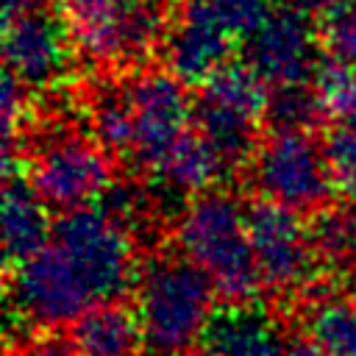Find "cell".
<instances>
[{
	"instance_id": "cell-1",
	"label": "cell",
	"mask_w": 356,
	"mask_h": 356,
	"mask_svg": "<svg viewBox=\"0 0 356 356\" xmlns=\"http://www.w3.org/2000/svg\"><path fill=\"white\" fill-rule=\"evenodd\" d=\"M136 317L150 356H186L214 317L217 286L184 253H159L139 267Z\"/></svg>"
},
{
	"instance_id": "cell-2",
	"label": "cell",
	"mask_w": 356,
	"mask_h": 356,
	"mask_svg": "<svg viewBox=\"0 0 356 356\" xmlns=\"http://www.w3.org/2000/svg\"><path fill=\"white\" fill-rule=\"evenodd\" d=\"M178 253L192 259L217 286L228 303H250L261 289L256 267L248 211L222 189H206L195 195L175 222Z\"/></svg>"
},
{
	"instance_id": "cell-3",
	"label": "cell",
	"mask_w": 356,
	"mask_h": 356,
	"mask_svg": "<svg viewBox=\"0 0 356 356\" xmlns=\"http://www.w3.org/2000/svg\"><path fill=\"white\" fill-rule=\"evenodd\" d=\"M61 17L81 58L122 70L164 44L175 14L170 0H64Z\"/></svg>"
},
{
	"instance_id": "cell-4",
	"label": "cell",
	"mask_w": 356,
	"mask_h": 356,
	"mask_svg": "<svg viewBox=\"0 0 356 356\" xmlns=\"http://www.w3.org/2000/svg\"><path fill=\"white\" fill-rule=\"evenodd\" d=\"M44 125V131L25 134V178L42 200L58 211H72L100 200L114 181L111 153L95 139V134L72 128L64 120Z\"/></svg>"
},
{
	"instance_id": "cell-5",
	"label": "cell",
	"mask_w": 356,
	"mask_h": 356,
	"mask_svg": "<svg viewBox=\"0 0 356 356\" xmlns=\"http://www.w3.org/2000/svg\"><path fill=\"white\" fill-rule=\"evenodd\" d=\"M50 242L70 259L95 303L120 300L131 286H136L139 264L134 234L100 206L64 211L53 225Z\"/></svg>"
},
{
	"instance_id": "cell-6",
	"label": "cell",
	"mask_w": 356,
	"mask_h": 356,
	"mask_svg": "<svg viewBox=\"0 0 356 356\" xmlns=\"http://www.w3.org/2000/svg\"><path fill=\"white\" fill-rule=\"evenodd\" d=\"M267 83L242 61L222 64L211 72L195 97L192 122L214 145L228 170L250 164L264 122Z\"/></svg>"
},
{
	"instance_id": "cell-7",
	"label": "cell",
	"mask_w": 356,
	"mask_h": 356,
	"mask_svg": "<svg viewBox=\"0 0 356 356\" xmlns=\"http://www.w3.org/2000/svg\"><path fill=\"white\" fill-rule=\"evenodd\" d=\"M250 181L264 200L298 214H317L334 192L325 147L309 131H270L250 159Z\"/></svg>"
},
{
	"instance_id": "cell-8",
	"label": "cell",
	"mask_w": 356,
	"mask_h": 356,
	"mask_svg": "<svg viewBox=\"0 0 356 356\" xmlns=\"http://www.w3.org/2000/svg\"><path fill=\"white\" fill-rule=\"evenodd\" d=\"M8 270V312L33 331H61L95 306L86 284L53 242Z\"/></svg>"
},
{
	"instance_id": "cell-9",
	"label": "cell",
	"mask_w": 356,
	"mask_h": 356,
	"mask_svg": "<svg viewBox=\"0 0 356 356\" xmlns=\"http://www.w3.org/2000/svg\"><path fill=\"white\" fill-rule=\"evenodd\" d=\"M248 231L264 289L281 298L309 289L314 267L320 264L312 248L309 225L298 211L273 200L253 203L248 209Z\"/></svg>"
},
{
	"instance_id": "cell-10",
	"label": "cell",
	"mask_w": 356,
	"mask_h": 356,
	"mask_svg": "<svg viewBox=\"0 0 356 356\" xmlns=\"http://www.w3.org/2000/svg\"><path fill=\"white\" fill-rule=\"evenodd\" d=\"M128 89L134 106L131 164L156 175L172 145L189 131L195 100L189 97L186 83L170 70H145Z\"/></svg>"
},
{
	"instance_id": "cell-11",
	"label": "cell",
	"mask_w": 356,
	"mask_h": 356,
	"mask_svg": "<svg viewBox=\"0 0 356 356\" xmlns=\"http://www.w3.org/2000/svg\"><path fill=\"white\" fill-rule=\"evenodd\" d=\"M75 47L64 17L44 8L11 14L3 33L6 72L25 89H47L67 75Z\"/></svg>"
},
{
	"instance_id": "cell-12",
	"label": "cell",
	"mask_w": 356,
	"mask_h": 356,
	"mask_svg": "<svg viewBox=\"0 0 356 356\" xmlns=\"http://www.w3.org/2000/svg\"><path fill=\"white\" fill-rule=\"evenodd\" d=\"M236 33L225 22L217 0H184L175 8L164 39L167 70L184 83H203L211 72L228 64Z\"/></svg>"
},
{
	"instance_id": "cell-13",
	"label": "cell",
	"mask_w": 356,
	"mask_h": 356,
	"mask_svg": "<svg viewBox=\"0 0 356 356\" xmlns=\"http://www.w3.org/2000/svg\"><path fill=\"white\" fill-rule=\"evenodd\" d=\"M320 33L306 14L292 8L273 11L250 36H245L242 61L270 86L309 81L320 64Z\"/></svg>"
},
{
	"instance_id": "cell-14",
	"label": "cell",
	"mask_w": 356,
	"mask_h": 356,
	"mask_svg": "<svg viewBox=\"0 0 356 356\" xmlns=\"http://www.w3.org/2000/svg\"><path fill=\"white\" fill-rule=\"evenodd\" d=\"M211 356H284L286 339L278 323L259 306L228 303L214 312L203 342Z\"/></svg>"
},
{
	"instance_id": "cell-15",
	"label": "cell",
	"mask_w": 356,
	"mask_h": 356,
	"mask_svg": "<svg viewBox=\"0 0 356 356\" xmlns=\"http://www.w3.org/2000/svg\"><path fill=\"white\" fill-rule=\"evenodd\" d=\"M50 206L25 178V172H6L3 189V253L6 264L14 267L33 256L53 239Z\"/></svg>"
},
{
	"instance_id": "cell-16",
	"label": "cell",
	"mask_w": 356,
	"mask_h": 356,
	"mask_svg": "<svg viewBox=\"0 0 356 356\" xmlns=\"http://www.w3.org/2000/svg\"><path fill=\"white\" fill-rule=\"evenodd\" d=\"M75 356H136L145 345L136 309L106 300L86 309L70 328Z\"/></svg>"
},
{
	"instance_id": "cell-17",
	"label": "cell",
	"mask_w": 356,
	"mask_h": 356,
	"mask_svg": "<svg viewBox=\"0 0 356 356\" xmlns=\"http://www.w3.org/2000/svg\"><path fill=\"white\" fill-rule=\"evenodd\" d=\"M225 170L228 167L220 159V153L214 150V145L195 128V131H186L172 145V150L167 153V159L161 161L156 175L167 192L195 197V195L206 192Z\"/></svg>"
},
{
	"instance_id": "cell-18",
	"label": "cell",
	"mask_w": 356,
	"mask_h": 356,
	"mask_svg": "<svg viewBox=\"0 0 356 356\" xmlns=\"http://www.w3.org/2000/svg\"><path fill=\"white\" fill-rule=\"evenodd\" d=\"M303 325L306 337L314 339L328 356H356V295H309Z\"/></svg>"
},
{
	"instance_id": "cell-19",
	"label": "cell",
	"mask_w": 356,
	"mask_h": 356,
	"mask_svg": "<svg viewBox=\"0 0 356 356\" xmlns=\"http://www.w3.org/2000/svg\"><path fill=\"white\" fill-rule=\"evenodd\" d=\"M317 264L334 275L356 270V200L328 203L309 222Z\"/></svg>"
},
{
	"instance_id": "cell-20",
	"label": "cell",
	"mask_w": 356,
	"mask_h": 356,
	"mask_svg": "<svg viewBox=\"0 0 356 356\" xmlns=\"http://www.w3.org/2000/svg\"><path fill=\"white\" fill-rule=\"evenodd\" d=\"M89 128L95 139L117 159L131 161L134 106L128 83H100L89 97Z\"/></svg>"
},
{
	"instance_id": "cell-21",
	"label": "cell",
	"mask_w": 356,
	"mask_h": 356,
	"mask_svg": "<svg viewBox=\"0 0 356 356\" xmlns=\"http://www.w3.org/2000/svg\"><path fill=\"white\" fill-rule=\"evenodd\" d=\"M325 117L314 83H278L267 89L264 125L267 131H309Z\"/></svg>"
},
{
	"instance_id": "cell-22",
	"label": "cell",
	"mask_w": 356,
	"mask_h": 356,
	"mask_svg": "<svg viewBox=\"0 0 356 356\" xmlns=\"http://www.w3.org/2000/svg\"><path fill=\"white\" fill-rule=\"evenodd\" d=\"M334 189L345 200H356V125L339 122L323 142Z\"/></svg>"
},
{
	"instance_id": "cell-23",
	"label": "cell",
	"mask_w": 356,
	"mask_h": 356,
	"mask_svg": "<svg viewBox=\"0 0 356 356\" xmlns=\"http://www.w3.org/2000/svg\"><path fill=\"white\" fill-rule=\"evenodd\" d=\"M320 42L328 56L356 67V0H337L323 14Z\"/></svg>"
},
{
	"instance_id": "cell-24",
	"label": "cell",
	"mask_w": 356,
	"mask_h": 356,
	"mask_svg": "<svg viewBox=\"0 0 356 356\" xmlns=\"http://www.w3.org/2000/svg\"><path fill=\"white\" fill-rule=\"evenodd\" d=\"M275 0H217L225 22L236 33V39L250 36L270 14H273Z\"/></svg>"
},
{
	"instance_id": "cell-25",
	"label": "cell",
	"mask_w": 356,
	"mask_h": 356,
	"mask_svg": "<svg viewBox=\"0 0 356 356\" xmlns=\"http://www.w3.org/2000/svg\"><path fill=\"white\" fill-rule=\"evenodd\" d=\"M31 356H75L72 339L58 334V331H39L31 345H28Z\"/></svg>"
},
{
	"instance_id": "cell-26",
	"label": "cell",
	"mask_w": 356,
	"mask_h": 356,
	"mask_svg": "<svg viewBox=\"0 0 356 356\" xmlns=\"http://www.w3.org/2000/svg\"><path fill=\"white\" fill-rule=\"evenodd\" d=\"M278 6L284 8H292L298 14H306V17H314V14H325L337 0H275Z\"/></svg>"
},
{
	"instance_id": "cell-27",
	"label": "cell",
	"mask_w": 356,
	"mask_h": 356,
	"mask_svg": "<svg viewBox=\"0 0 356 356\" xmlns=\"http://www.w3.org/2000/svg\"><path fill=\"white\" fill-rule=\"evenodd\" d=\"M284 356H328L314 339L309 337H295V339H286V353Z\"/></svg>"
},
{
	"instance_id": "cell-28",
	"label": "cell",
	"mask_w": 356,
	"mask_h": 356,
	"mask_svg": "<svg viewBox=\"0 0 356 356\" xmlns=\"http://www.w3.org/2000/svg\"><path fill=\"white\" fill-rule=\"evenodd\" d=\"M44 3H50V0H3L8 17L22 14V11H33V8H44Z\"/></svg>"
},
{
	"instance_id": "cell-29",
	"label": "cell",
	"mask_w": 356,
	"mask_h": 356,
	"mask_svg": "<svg viewBox=\"0 0 356 356\" xmlns=\"http://www.w3.org/2000/svg\"><path fill=\"white\" fill-rule=\"evenodd\" d=\"M339 122H348V125H356V97L350 100V106L345 108V114L339 117Z\"/></svg>"
},
{
	"instance_id": "cell-30",
	"label": "cell",
	"mask_w": 356,
	"mask_h": 356,
	"mask_svg": "<svg viewBox=\"0 0 356 356\" xmlns=\"http://www.w3.org/2000/svg\"><path fill=\"white\" fill-rule=\"evenodd\" d=\"M186 356H211V353H209V350H206L203 345H197V348H195V350H189Z\"/></svg>"
},
{
	"instance_id": "cell-31",
	"label": "cell",
	"mask_w": 356,
	"mask_h": 356,
	"mask_svg": "<svg viewBox=\"0 0 356 356\" xmlns=\"http://www.w3.org/2000/svg\"><path fill=\"white\" fill-rule=\"evenodd\" d=\"M6 356H31V353H28V348H11Z\"/></svg>"
}]
</instances>
